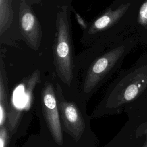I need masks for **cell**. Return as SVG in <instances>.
Returning <instances> with one entry per match:
<instances>
[{
  "instance_id": "cell-9",
  "label": "cell",
  "mask_w": 147,
  "mask_h": 147,
  "mask_svg": "<svg viewBox=\"0 0 147 147\" xmlns=\"http://www.w3.org/2000/svg\"><path fill=\"white\" fill-rule=\"evenodd\" d=\"M7 79L2 57L0 64V126L6 125L10 106L7 99Z\"/></svg>"
},
{
  "instance_id": "cell-1",
  "label": "cell",
  "mask_w": 147,
  "mask_h": 147,
  "mask_svg": "<svg viewBox=\"0 0 147 147\" xmlns=\"http://www.w3.org/2000/svg\"><path fill=\"white\" fill-rule=\"evenodd\" d=\"M147 95V52L129 69L122 72L106 106L116 108Z\"/></svg>"
},
{
  "instance_id": "cell-6",
  "label": "cell",
  "mask_w": 147,
  "mask_h": 147,
  "mask_svg": "<svg viewBox=\"0 0 147 147\" xmlns=\"http://www.w3.org/2000/svg\"><path fill=\"white\" fill-rule=\"evenodd\" d=\"M57 105L65 131L76 141L80 139L85 130L84 119L77 106L64 99L60 86L56 89Z\"/></svg>"
},
{
  "instance_id": "cell-8",
  "label": "cell",
  "mask_w": 147,
  "mask_h": 147,
  "mask_svg": "<svg viewBox=\"0 0 147 147\" xmlns=\"http://www.w3.org/2000/svg\"><path fill=\"white\" fill-rule=\"evenodd\" d=\"M129 36L136 38L138 44L144 48L147 42V0H142L137 9Z\"/></svg>"
},
{
  "instance_id": "cell-14",
  "label": "cell",
  "mask_w": 147,
  "mask_h": 147,
  "mask_svg": "<svg viewBox=\"0 0 147 147\" xmlns=\"http://www.w3.org/2000/svg\"><path fill=\"white\" fill-rule=\"evenodd\" d=\"M144 48L146 49L147 50V42H146V45H145V47Z\"/></svg>"
},
{
  "instance_id": "cell-4",
  "label": "cell",
  "mask_w": 147,
  "mask_h": 147,
  "mask_svg": "<svg viewBox=\"0 0 147 147\" xmlns=\"http://www.w3.org/2000/svg\"><path fill=\"white\" fill-rule=\"evenodd\" d=\"M40 76L39 71L36 70L31 76L22 82L16 89L13 100L18 99V101L12 103L7 115V127L11 134L14 133L24 110L22 100L23 99L26 110H28L31 104L33 91L36 84L40 82Z\"/></svg>"
},
{
  "instance_id": "cell-13",
  "label": "cell",
  "mask_w": 147,
  "mask_h": 147,
  "mask_svg": "<svg viewBox=\"0 0 147 147\" xmlns=\"http://www.w3.org/2000/svg\"><path fill=\"white\" fill-rule=\"evenodd\" d=\"M76 16H77L76 17H77V19H78V21L79 23L83 28H86V25L85 23L84 22L83 20H82V18L80 17L79 15H78V14H76Z\"/></svg>"
},
{
  "instance_id": "cell-3",
  "label": "cell",
  "mask_w": 147,
  "mask_h": 147,
  "mask_svg": "<svg viewBox=\"0 0 147 147\" xmlns=\"http://www.w3.org/2000/svg\"><path fill=\"white\" fill-rule=\"evenodd\" d=\"M56 29L53 46L56 71L64 83L70 85L74 78L73 50L71 27L65 6L57 14Z\"/></svg>"
},
{
  "instance_id": "cell-12",
  "label": "cell",
  "mask_w": 147,
  "mask_h": 147,
  "mask_svg": "<svg viewBox=\"0 0 147 147\" xmlns=\"http://www.w3.org/2000/svg\"><path fill=\"white\" fill-rule=\"evenodd\" d=\"M142 133L146 136V139L144 142V145L142 146V147H147V125H146V127L143 128V132Z\"/></svg>"
},
{
  "instance_id": "cell-10",
  "label": "cell",
  "mask_w": 147,
  "mask_h": 147,
  "mask_svg": "<svg viewBox=\"0 0 147 147\" xmlns=\"http://www.w3.org/2000/svg\"><path fill=\"white\" fill-rule=\"evenodd\" d=\"M11 0H0V34L10 26L14 17Z\"/></svg>"
},
{
  "instance_id": "cell-11",
  "label": "cell",
  "mask_w": 147,
  "mask_h": 147,
  "mask_svg": "<svg viewBox=\"0 0 147 147\" xmlns=\"http://www.w3.org/2000/svg\"><path fill=\"white\" fill-rule=\"evenodd\" d=\"M9 131L6 125L0 126V147H7L9 140Z\"/></svg>"
},
{
  "instance_id": "cell-5",
  "label": "cell",
  "mask_w": 147,
  "mask_h": 147,
  "mask_svg": "<svg viewBox=\"0 0 147 147\" xmlns=\"http://www.w3.org/2000/svg\"><path fill=\"white\" fill-rule=\"evenodd\" d=\"M43 116L47 126L55 142L59 145L63 144V136L60 119L56 92L49 82H45L41 93Z\"/></svg>"
},
{
  "instance_id": "cell-7",
  "label": "cell",
  "mask_w": 147,
  "mask_h": 147,
  "mask_svg": "<svg viewBox=\"0 0 147 147\" xmlns=\"http://www.w3.org/2000/svg\"><path fill=\"white\" fill-rule=\"evenodd\" d=\"M19 23L21 33L28 44L33 49L39 48L42 30L39 21L25 0H21L19 11Z\"/></svg>"
},
{
  "instance_id": "cell-2",
  "label": "cell",
  "mask_w": 147,
  "mask_h": 147,
  "mask_svg": "<svg viewBox=\"0 0 147 147\" xmlns=\"http://www.w3.org/2000/svg\"><path fill=\"white\" fill-rule=\"evenodd\" d=\"M138 44L136 38L127 36L113 49L96 59L90 65L85 76L83 91L89 93L94 90L107 76L119 68L130 51Z\"/></svg>"
}]
</instances>
